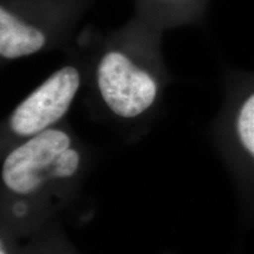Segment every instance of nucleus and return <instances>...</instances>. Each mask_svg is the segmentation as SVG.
<instances>
[{"label": "nucleus", "instance_id": "nucleus-1", "mask_svg": "<svg viewBox=\"0 0 254 254\" xmlns=\"http://www.w3.org/2000/svg\"><path fill=\"white\" fill-rule=\"evenodd\" d=\"M80 155L65 132L49 128L33 135L6 157L1 179L18 195H30L45 184L78 172Z\"/></svg>", "mask_w": 254, "mask_h": 254}, {"label": "nucleus", "instance_id": "nucleus-2", "mask_svg": "<svg viewBox=\"0 0 254 254\" xmlns=\"http://www.w3.org/2000/svg\"><path fill=\"white\" fill-rule=\"evenodd\" d=\"M98 84L107 106L123 118L145 112L157 95L153 79L118 52H111L101 59Z\"/></svg>", "mask_w": 254, "mask_h": 254}, {"label": "nucleus", "instance_id": "nucleus-3", "mask_svg": "<svg viewBox=\"0 0 254 254\" xmlns=\"http://www.w3.org/2000/svg\"><path fill=\"white\" fill-rule=\"evenodd\" d=\"M79 85L80 78L74 67L59 69L14 110L9 119L12 131L33 136L49 129L67 112Z\"/></svg>", "mask_w": 254, "mask_h": 254}, {"label": "nucleus", "instance_id": "nucleus-4", "mask_svg": "<svg viewBox=\"0 0 254 254\" xmlns=\"http://www.w3.org/2000/svg\"><path fill=\"white\" fill-rule=\"evenodd\" d=\"M45 44V36L37 28L21 23L5 8L0 9V55L14 59L36 53Z\"/></svg>", "mask_w": 254, "mask_h": 254}, {"label": "nucleus", "instance_id": "nucleus-5", "mask_svg": "<svg viewBox=\"0 0 254 254\" xmlns=\"http://www.w3.org/2000/svg\"><path fill=\"white\" fill-rule=\"evenodd\" d=\"M237 129L241 144L254 158V94L241 107L238 116Z\"/></svg>", "mask_w": 254, "mask_h": 254}, {"label": "nucleus", "instance_id": "nucleus-6", "mask_svg": "<svg viewBox=\"0 0 254 254\" xmlns=\"http://www.w3.org/2000/svg\"><path fill=\"white\" fill-rule=\"evenodd\" d=\"M0 254H7V252H6V251L4 250V246H1V253Z\"/></svg>", "mask_w": 254, "mask_h": 254}]
</instances>
